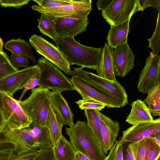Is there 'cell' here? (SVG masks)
<instances>
[{"label":"cell","instance_id":"cell-1","mask_svg":"<svg viewBox=\"0 0 160 160\" xmlns=\"http://www.w3.org/2000/svg\"><path fill=\"white\" fill-rule=\"evenodd\" d=\"M70 65L96 70L99 64L102 48L87 46L76 41L74 38L59 36L55 42Z\"/></svg>","mask_w":160,"mask_h":160},{"label":"cell","instance_id":"cell-2","mask_svg":"<svg viewBox=\"0 0 160 160\" xmlns=\"http://www.w3.org/2000/svg\"><path fill=\"white\" fill-rule=\"evenodd\" d=\"M75 152H80L92 160H104L106 157L97 139L85 121H78L65 128Z\"/></svg>","mask_w":160,"mask_h":160},{"label":"cell","instance_id":"cell-3","mask_svg":"<svg viewBox=\"0 0 160 160\" xmlns=\"http://www.w3.org/2000/svg\"><path fill=\"white\" fill-rule=\"evenodd\" d=\"M70 76L76 77L99 92L116 101L121 107L128 103V95L124 88L117 81H112L87 71L81 68H73Z\"/></svg>","mask_w":160,"mask_h":160},{"label":"cell","instance_id":"cell-4","mask_svg":"<svg viewBox=\"0 0 160 160\" xmlns=\"http://www.w3.org/2000/svg\"><path fill=\"white\" fill-rule=\"evenodd\" d=\"M50 91L39 87L31 89L29 96L19 101L22 109L32 123L46 126V121L50 109L49 96Z\"/></svg>","mask_w":160,"mask_h":160},{"label":"cell","instance_id":"cell-5","mask_svg":"<svg viewBox=\"0 0 160 160\" xmlns=\"http://www.w3.org/2000/svg\"><path fill=\"white\" fill-rule=\"evenodd\" d=\"M36 65L40 72V88L61 92L74 90L71 79L57 66L43 57L38 60Z\"/></svg>","mask_w":160,"mask_h":160},{"label":"cell","instance_id":"cell-6","mask_svg":"<svg viewBox=\"0 0 160 160\" xmlns=\"http://www.w3.org/2000/svg\"><path fill=\"white\" fill-rule=\"evenodd\" d=\"M34 148H37L36 142L28 128L10 129L4 126L0 130V151L19 153Z\"/></svg>","mask_w":160,"mask_h":160},{"label":"cell","instance_id":"cell-7","mask_svg":"<svg viewBox=\"0 0 160 160\" xmlns=\"http://www.w3.org/2000/svg\"><path fill=\"white\" fill-rule=\"evenodd\" d=\"M92 2L91 0H74L70 4L54 8H42L34 5L31 8L56 22L63 18L88 16L92 10Z\"/></svg>","mask_w":160,"mask_h":160},{"label":"cell","instance_id":"cell-8","mask_svg":"<svg viewBox=\"0 0 160 160\" xmlns=\"http://www.w3.org/2000/svg\"><path fill=\"white\" fill-rule=\"evenodd\" d=\"M2 93V112L5 122L4 126L10 129L29 127L32 122L22 109L18 100L5 93Z\"/></svg>","mask_w":160,"mask_h":160},{"label":"cell","instance_id":"cell-9","mask_svg":"<svg viewBox=\"0 0 160 160\" xmlns=\"http://www.w3.org/2000/svg\"><path fill=\"white\" fill-rule=\"evenodd\" d=\"M30 44L45 58L55 65L65 74L70 75L72 71L68 62L59 49L40 36L33 34L30 38Z\"/></svg>","mask_w":160,"mask_h":160},{"label":"cell","instance_id":"cell-10","mask_svg":"<svg viewBox=\"0 0 160 160\" xmlns=\"http://www.w3.org/2000/svg\"><path fill=\"white\" fill-rule=\"evenodd\" d=\"M143 11L139 0H113L109 6L102 11V15L110 26L123 22L136 12Z\"/></svg>","mask_w":160,"mask_h":160},{"label":"cell","instance_id":"cell-11","mask_svg":"<svg viewBox=\"0 0 160 160\" xmlns=\"http://www.w3.org/2000/svg\"><path fill=\"white\" fill-rule=\"evenodd\" d=\"M159 83L160 56L151 52L140 73L137 89L140 92L147 94Z\"/></svg>","mask_w":160,"mask_h":160},{"label":"cell","instance_id":"cell-12","mask_svg":"<svg viewBox=\"0 0 160 160\" xmlns=\"http://www.w3.org/2000/svg\"><path fill=\"white\" fill-rule=\"evenodd\" d=\"M160 132V118L148 122L132 125L122 132L121 142L134 143L149 138H152Z\"/></svg>","mask_w":160,"mask_h":160},{"label":"cell","instance_id":"cell-13","mask_svg":"<svg viewBox=\"0 0 160 160\" xmlns=\"http://www.w3.org/2000/svg\"><path fill=\"white\" fill-rule=\"evenodd\" d=\"M38 70L37 65L29 66L0 80V91L13 97L17 91L23 88L28 80Z\"/></svg>","mask_w":160,"mask_h":160},{"label":"cell","instance_id":"cell-14","mask_svg":"<svg viewBox=\"0 0 160 160\" xmlns=\"http://www.w3.org/2000/svg\"><path fill=\"white\" fill-rule=\"evenodd\" d=\"M135 57L128 42L115 48L112 58L115 76L122 78L128 74L134 67Z\"/></svg>","mask_w":160,"mask_h":160},{"label":"cell","instance_id":"cell-15","mask_svg":"<svg viewBox=\"0 0 160 160\" xmlns=\"http://www.w3.org/2000/svg\"><path fill=\"white\" fill-rule=\"evenodd\" d=\"M71 80L74 90L76 91L82 98L94 100L104 104L108 108H119L120 105L110 97L99 92L82 79L72 76Z\"/></svg>","mask_w":160,"mask_h":160},{"label":"cell","instance_id":"cell-16","mask_svg":"<svg viewBox=\"0 0 160 160\" xmlns=\"http://www.w3.org/2000/svg\"><path fill=\"white\" fill-rule=\"evenodd\" d=\"M89 23L87 15L62 18L56 22L57 33L59 36L74 38L86 32Z\"/></svg>","mask_w":160,"mask_h":160},{"label":"cell","instance_id":"cell-17","mask_svg":"<svg viewBox=\"0 0 160 160\" xmlns=\"http://www.w3.org/2000/svg\"><path fill=\"white\" fill-rule=\"evenodd\" d=\"M50 104L61 124L71 126L74 124L73 115L68 102L59 92H50Z\"/></svg>","mask_w":160,"mask_h":160},{"label":"cell","instance_id":"cell-18","mask_svg":"<svg viewBox=\"0 0 160 160\" xmlns=\"http://www.w3.org/2000/svg\"><path fill=\"white\" fill-rule=\"evenodd\" d=\"M101 132L106 154L117 141L120 129L119 124L102 113H100Z\"/></svg>","mask_w":160,"mask_h":160},{"label":"cell","instance_id":"cell-19","mask_svg":"<svg viewBox=\"0 0 160 160\" xmlns=\"http://www.w3.org/2000/svg\"><path fill=\"white\" fill-rule=\"evenodd\" d=\"M113 48L105 42L102 49L101 58L96 70L97 75L112 81H117L114 73L112 58Z\"/></svg>","mask_w":160,"mask_h":160},{"label":"cell","instance_id":"cell-20","mask_svg":"<svg viewBox=\"0 0 160 160\" xmlns=\"http://www.w3.org/2000/svg\"><path fill=\"white\" fill-rule=\"evenodd\" d=\"M153 118L146 103L144 101L137 99L132 102L129 114L126 122L134 125L137 124L149 122Z\"/></svg>","mask_w":160,"mask_h":160},{"label":"cell","instance_id":"cell-21","mask_svg":"<svg viewBox=\"0 0 160 160\" xmlns=\"http://www.w3.org/2000/svg\"><path fill=\"white\" fill-rule=\"evenodd\" d=\"M130 19L117 24L111 26L107 39L108 45L113 48L127 41Z\"/></svg>","mask_w":160,"mask_h":160},{"label":"cell","instance_id":"cell-22","mask_svg":"<svg viewBox=\"0 0 160 160\" xmlns=\"http://www.w3.org/2000/svg\"><path fill=\"white\" fill-rule=\"evenodd\" d=\"M4 47L12 53L27 57L36 63V60L32 53L31 45L23 39H11L6 42Z\"/></svg>","mask_w":160,"mask_h":160},{"label":"cell","instance_id":"cell-23","mask_svg":"<svg viewBox=\"0 0 160 160\" xmlns=\"http://www.w3.org/2000/svg\"><path fill=\"white\" fill-rule=\"evenodd\" d=\"M84 110V115L87 119V123L106 154L101 132L100 112L94 109H87Z\"/></svg>","mask_w":160,"mask_h":160},{"label":"cell","instance_id":"cell-24","mask_svg":"<svg viewBox=\"0 0 160 160\" xmlns=\"http://www.w3.org/2000/svg\"><path fill=\"white\" fill-rule=\"evenodd\" d=\"M55 160H75L76 152L70 142L62 135L52 146Z\"/></svg>","mask_w":160,"mask_h":160},{"label":"cell","instance_id":"cell-25","mask_svg":"<svg viewBox=\"0 0 160 160\" xmlns=\"http://www.w3.org/2000/svg\"><path fill=\"white\" fill-rule=\"evenodd\" d=\"M28 128L34 138L38 149L52 148L46 126L42 127L32 123Z\"/></svg>","mask_w":160,"mask_h":160},{"label":"cell","instance_id":"cell-26","mask_svg":"<svg viewBox=\"0 0 160 160\" xmlns=\"http://www.w3.org/2000/svg\"><path fill=\"white\" fill-rule=\"evenodd\" d=\"M47 127L52 146L54 145L62 135L63 125L60 122L51 106L46 121Z\"/></svg>","mask_w":160,"mask_h":160},{"label":"cell","instance_id":"cell-27","mask_svg":"<svg viewBox=\"0 0 160 160\" xmlns=\"http://www.w3.org/2000/svg\"><path fill=\"white\" fill-rule=\"evenodd\" d=\"M37 21V27L40 32L52 39L55 42L59 37L56 31V22L43 14H41Z\"/></svg>","mask_w":160,"mask_h":160},{"label":"cell","instance_id":"cell-28","mask_svg":"<svg viewBox=\"0 0 160 160\" xmlns=\"http://www.w3.org/2000/svg\"><path fill=\"white\" fill-rule=\"evenodd\" d=\"M144 102L153 116H160V83L149 91Z\"/></svg>","mask_w":160,"mask_h":160},{"label":"cell","instance_id":"cell-29","mask_svg":"<svg viewBox=\"0 0 160 160\" xmlns=\"http://www.w3.org/2000/svg\"><path fill=\"white\" fill-rule=\"evenodd\" d=\"M160 155V145L152 138L146 139L145 160H158Z\"/></svg>","mask_w":160,"mask_h":160},{"label":"cell","instance_id":"cell-30","mask_svg":"<svg viewBox=\"0 0 160 160\" xmlns=\"http://www.w3.org/2000/svg\"><path fill=\"white\" fill-rule=\"evenodd\" d=\"M18 70L12 65L6 53L0 52V80Z\"/></svg>","mask_w":160,"mask_h":160},{"label":"cell","instance_id":"cell-31","mask_svg":"<svg viewBox=\"0 0 160 160\" xmlns=\"http://www.w3.org/2000/svg\"><path fill=\"white\" fill-rule=\"evenodd\" d=\"M148 47L152 49L154 54H158L160 52V11L158 12L156 26L152 37L148 39Z\"/></svg>","mask_w":160,"mask_h":160},{"label":"cell","instance_id":"cell-32","mask_svg":"<svg viewBox=\"0 0 160 160\" xmlns=\"http://www.w3.org/2000/svg\"><path fill=\"white\" fill-rule=\"evenodd\" d=\"M123 144L121 138L117 140L104 160H124Z\"/></svg>","mask_w":160,"mask_h":160},{"label":"cell","instance_id":"cell-33","mask_svg":"<svg viewBox=\"0 0 160 160\" xmlns=\"http://www.w3.org/2000/svg\"><path fill=\"white\" fill-rule=\"evenodd\" d=\"M81 110L94 109L99 111L104 108L105 105L99 102L89 98L80 99L75 102Z\"/></svg>","mask_w":160,"mask_h":160},{"label":"cell","instance_id":"cell-34","mask_svg":"<svg viewBox=\"0 0 160 160\" xmlns=\"http://www.w3.org/2000/svg\"><path fill=\"white\" fill-rule=\"evenodd\" d=\"M74 0H33L38 5L42 8H52L70 4Z\"/></svg>","mask_w":160,"mask_h":160},{"label":"cell","instance_id":"cell-35","mask_svg":"<svg viewBox=\"0 0 160 160\" xmlns=\"http://www.w3.org/2000/svg\"><path fill=\"white\" fill-rule=\"evenodd\" d=\"M9 58L12 65L16 68L18 69L19 67L26 68L29 67V59L27 57L12 53Z\"/></svg>","mask_w":160,"mask_h":160},{"label":"cell","instance_id":"cell-36","mask_svg":"<svg viewBox=\"0 0 160 160\" xmlns=\"http://www.w3.org/2000/svg\"><path fill=\"white\" fill-rule=\"evenodd\" d=\"M39 78L40 72L38 69L36 72L28 80L24 85L23 88L24 89L19 98V101H22L23 97L28 91L35 88L37 86H39Z\"/></svg>","mask_w":160,"mask_h":160},{"label":"cell","instance_id":"cell-37","mask_svg":"<svg viewBox=\"0 0 160 160\" xmlns=\"http://www.w3.org/2000/svg\"><path fill=\"white\" fill-rule=\"evenodd\" d=\"M29 0H0V5L2 8L13 7L20 8L22 6L28 4Z\"/></svg>","mask_w":160,"mask_h":160},{"label":"cell","instance_id":"cell-38","mask_svg":"<svg viewBox=\"0 0 160 160\" xmlns=\"http://www.w3.org/2000/svg\"><path fill=\"white\" fill-rule=\"evenodd\" d=\"M140 141L129 144L124 160H136Z\"/></svg>","mask_w":160,"mask_h":160},{"label":"cell","instance_id":"cell-39","mask_svg":"<svg viewBox=\"0 0 160 160\" xmlns=\"http://www.w3.org/2000/svg\"><path fill=\"white\" fill-rule=\"evenodd\" d=\"M39 155L34 160H55L52 148L41 149Z\"/></svg>","mask_w":160,"mask_h":160},{"label":"cell","instance_id":"cell-40","mask_svg":"<svg viewBox=\"0 0 160 160\" xmlns=\"http://www.w3.org/2000/svg\"><path fill=\"white\" fill-rule=\"evenodd\" d=\"M139 2L143 11L150 7L155 8L158 12L160 11V0H139Z\"/></svg>","mask_w":160,"mask_h":160},{"label":"cell","instance_id":"cell-41","mask_svg":"<svg viewBox=\"0 0 160 160\" xmlns=\"http://www.w3.org/2000/svg\"><path fill=\"white\" fill-rule=\"evenodd\" d=\"M34 156L31 152L26 151L16 153L10 160H34Z\"/></svg>","mask_w":160,"mask_h":160},{"label":"cell","instance_id":"cell-42","mask_svg":"<svg viewBox=\"0 0 160 160\" xmlns=\"http://www.w3.org/2000/svg\"><path fill=\"white\" fill-rule=\"evenodd\" d=\"M146 139L139 142L136 160H145Z\"/></svg>","mask_w":160,"mask_h":160},{"label":"cell","instance_id":"cell-43","mask_svg":"<svg viewBox=\"0 0 160 160\" xmlns=\"http://www.w3.org/2000/svg\"><path fill=\"white\" fill-rule=\"evenodd\" d=\"M16 152L13 150L0 151V160H10Z\"/></svg>","mask_w":160,"mask_h":160},{"label":"cell","instance_id":"cell-44","mask_svg":"<svg viewBox=\"0 0 160 160\" xmlns=\"http://www.w3.org/2000/svg\"><path fill=\"white\" fill-rule=\"evenodd\" d=\"M113 0H99L97 2V7L98 10L102 11L106 9L111 4Z\"/></svg>","mask_w":160,"mask_h":160},{"label":"cell","instance_id":"cell-45","mask_svg":"<svg viewBox=\"0 0 160 160\" xmlns=\"http://www.w3.org/2000/svg\"><path fill=\"white\" fill-rule=\"evenodd\" d=\"M2 93L0 91V130L5 124V122L3 117L2 109Z\"/></svg>","mask_w":160,"mask_h":160},{"label":"cell","instance_id":"cell-46","mask_svg":"<svg viewBox=\"0 0 160 160\" xmlns=\"http://www.w3.org/2000/svg\"><path fill=\"white\" fill-rule=\"evenodd\" d=\"M75 160H92L85 155L80 152H76Z\"/></svg>","mask_w":160,"mask_h":160},{"label":"cell","instance_id":"cell-47","mask_svg":"<svg viewBox=\"0 0 160 160\" xmlns=\"http://www.w3.org/2000/svg\"><path fill=\"white\" fill-rule=\"evenodd\" d=\"M159 145H160V132L156 134L152 138Z\"/></svg>","mask_w":160,"mask_h":160},{"label":"cell","instance_id":"cell-48","mask_svg":"<svg viewBox=\"0 0 160 160\" xmlns=\"http://www.w3.org/2000/svg\"><path fill=\"white\" fill-rule=\"evenodd\" d=\"M4 45L2 39L0 37V52H4L3 50V45Z\"/></svg>","mask_w":160,"mask_h":160}]
</instances>
